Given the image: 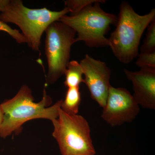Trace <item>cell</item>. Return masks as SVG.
<instances>
[{"instance_id":"cell-1","label":"cell","mask_w":155,"mask_h":155,"mask_svg":"<svg viewBox=\"0 0 155 155\" xmlns=\"http://www.w3.org/2000/svg\"><path fill=\"white\" fill-rule=\"evenodd\" d=\"M62 101L50 106L52 100L47 94L45 87L41 101L35 102L31 90L24 84L15 96L0 104L3 114L0 137L5 138L12 133L18 135L22 132V125L29 120L44 119L52 121L57 119Z\"/></svg>"},{"instance_id":"cell-2","label":"cell","mask_w":155,"mask_h":155,"mask_svg":"<svg viewBox=\"0 0 155 155\" xmlns=\"http://www.w3.org/2000/svg\"><path fill=\"white\" fill-rule=\"evenodd\" d=\"M155 18V8L140 15L127 2L121 3L116 29L108 38V46L120 62L128 64L138 56L142 35Z\"/></svg>"},{"instance_id":"cell-3","label":"cell","mask_w":155,"mask_h":155,"mask_svg":"<svg viewBox=\"0 0 155 155\" xmlns=\"http://www.w3.org/2000/svg\"><path fill=\"white\" fill-rule=\"evenodd\" d=\"M69 13L66 8L59 11H51L46 8L31 9L24 6L21 0H9L0 14V20L17 25L27 39L28 47L38 51L42 35L49 25Z\"/></svg>"},{"instance_id":"cell-4","label":"cell","mask_w":155,"mask_h":155,"mask_svg":"<svg viewBox=\"0 0 155 155\" xmlns=\"http://www.w3.org/2000/svg\"><path fill=\"white\" fill-rule=\"evenodd\" d=\"M106 2L105 0H100L87 6L75 16L65 15L59 21L76 32L75 42L84 41L90 48L108 46V38L105 35L111 25H116L118 17L101 9L100 3Z\"/></svg>"},{"instance_id":"cell-5","label":"cell","mask_w":155,"mask_h":155,"mask_svg":"<svg viewBox=\"0 0 155 155\" xmlns=\"http://www.w3.org/2000/svg\"><path fill=\"white\" fill-rule=\"evenodd\" d=\"M52 135L62 155H94L91 129L83 116L69 115L60 108L58 118L52 121Z\"/></svg>"},{"instance_id":"cell-6","label":"cell","mask_w":155,"mask_h":155,"mask_svg":"<svg viewBox=\"0 0 155 155\" xmlns=\"http://www.w3.org/2000/svg\"><path fill=\"white\" fill-rule=\"evenodd\" d=\"M45 32V52L48 65L46 84H51L64 75L70 61L71 47L75 43L76 33L60 21L50 24Z\"/></svg>"},{"instance_id":"cell-7","label":"cell","mask_w":155,"mask_h":155,"mask_svg":"<svg viewBox=\"0 0 155 155\" xmlns=\"http://www.w3.org/2000/svg\"><path fill=\"white\" fill-rule=\"evenodd\" d=\"M103 108L102 118L113 127L132 122L140 112L139 105L130 92L123 87L112 85Z\"/></svg>"},{"instance_id":"cell-8","label":"cell","mask_w":155,"mask_h":155,"mask_svg":"<svg viewBox=\"0 0 155 155\" xmlns=\"http://www.w3.org/2000/svg\"><path fill=\"white\" fill-rule=\"evenodd\" d=\"M79 64L84 75V83L87 86L91 97L100 107H104L111 85L110 69L105 62L96 60L87 54Z\"/></svg>"},{"instance_id":"cell-9","label":"cell","mask_w":155,"mask_h":155,"mask_svg":"<svg viewBox=\"0 0 155 155\" xmlns=\"http://www.w3.org/2000/svg\"><path fill=\"white\" fill-rule=\"evenodd\" d=\"M126 77L133 85L135 101L145 109H155V69L141 68L132 72L124 69Z\"/></svg>"},{"instance_id":"cell-10","label":"cell","mask_w":155,"mask_h":155,"mask_svg":"<svg viewBox=\"0 0 155 155\" xmlns=\"http://www.w3.org/2000/svg\"><path fill=\"white\" fill-rule=\"evenodd\" d=\"M64 75L65 76L64 85L68 88L79 87L81 83L84 82L82 67L77 61H69Z\"/></svg>"},{"instance_id":"cell-11","label":"cell","mask_w":155,"mask_h":155,"mask_svg":"<svg viewBox=\"0 0 155 155\" xmlns=\"http://www.w3.org/2000/svg\"><path fill=\"white\" fill-rule=\"evenodd\" d=\"M81 102L79 87L68 88L65 99L62 101L61 109L69 115H76L78 113Z\"/></svg>"},{"instance_id":"cell-12","label":"cell","mask_w":155,"mask_h":155,"mask_svg":"<svg viewBox=\"0 0 155 155\" xmlns=\"http://www.w3.org/2000/svg\"><path fill=\"white\" fill-rule=\"evenodd\" d=\"M140 50L141 53L155 52V18L148 26L146 36Z\"/></svg>"},{"instance_id":"cell-13","label":"cell","mask_w":155,"mask_h":155,"mask_svg":"<svg viewBox=\"0 0 155 155\" xmlns=\"http://www.w3.org/2000/svg\"><path fill=\"white\" fill-rule=\"evenodd\" d=\"M100 0H67L64 1L65 8L71 14L70 16H75L87 6L98 2Z\"/></svg>"},{"instance_id":"cell-14","label":"cell","mask_w":155,"mask_h":155,"mask_svg":"<svg viewBox=\"0 0 155 155\" xmlns=\"http://www.w3.org/2000/svg\"><path fill=\"white\" fill-rule=\"evenodd\" d=\"M138 58L135 64L141 68L155 69V52L141 53L138 54Z\"/></svg>"},{"instance_id":"cell-15","label":"cell","mask_w":155,"mask_h":155,"mask_svg":"<svg viewBox=\"0 0 155 155\" xmlns=\"http://www.w3.org/2000/svg\"><path fill=\"white\" fill-rule=\"evenodd\" d=\"M0 31H4L8 34L18 43H27L28 41L22 33L19 30L13 29L5 22L0 20Z\"/></svg>"},{"instance_id":"cell-16","label":"cell","mask_w":155,"mask_h":155,"mask_svg":"<svg viewBox=\"0 0 155 155\" xmlns=\"http://www.w3.org/2000/svg\"><path fill=\"white\" fill-rule=\"evenodd\" d=\"M8 2L9 0H0V12L4 11Z\"/></svg>"},{"instance_id":"cell-17","label":"cell","mask_w":155,"mask_h":155,"mask_svg":"<svg viewBox=\"0 0 155 155\" xmlns=\"http://www.w3.org/2000/svg\"><path fill=\"white\" fill-rule=\"evenodd\" d=\"M3 118V114L2 111V109H1V107H0V125H1V124H2V122Z\"/></svg>"}]
</instances>
